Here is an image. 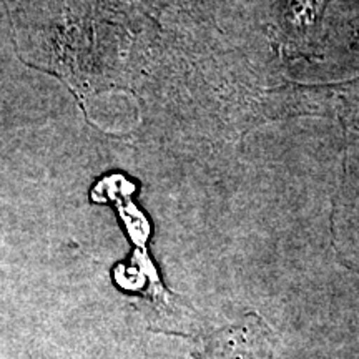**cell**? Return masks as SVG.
Masks as SVG:
<instances>
[{"mask_svg": "<svg viewBox=\"0 0 359 359\" xmlns=\"http://www.w3.org/2000/svg\"><path fill=\"white\" fill-rule=\"evenodd\" d=\"M330 0H283L278 11L281 30L293 40H308Z\"/></svg>", "mask_w": 359, "mask_h": 359, "instance_id": "7a4b0ae2", "label": "cell"}, {"mask_svg": "<svg viewBox=\"0 0 359 359\" xmlns=\"http://www.w3.org/2000/svg\"><path fill=\"white\" fill-rule=\"evenodd\" d=\"M258 327V320H248L245 327L218 336L206 359H271L269 336Z\"/></svg>", "mask_w": 359, "mask_h": 359, "instance_id": "6da1fadb", "label": "cell"}]
</instances>
